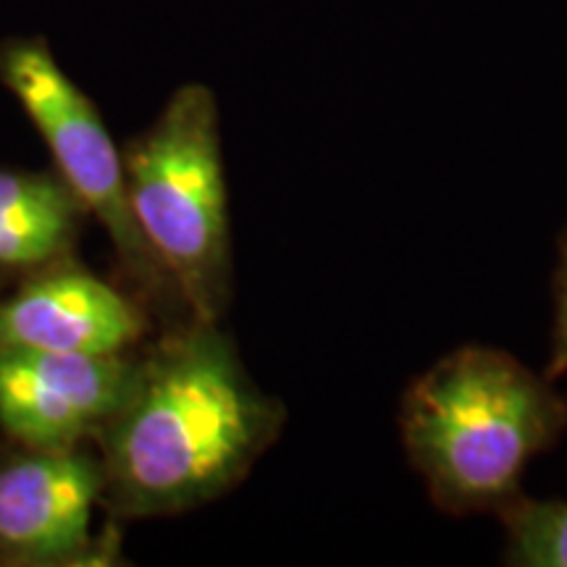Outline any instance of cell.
I'll return each instance as SVG.
<instances>
[{
	"instance_id": "5",
	"label": "cell",
	"mask_w": 567,
	"mask_h": 567,
	"mask_svg": "<svg viewBox=\"0 0 567 567\" xmlns=\"http://www.w3.org/2000/svg\"><path fill=\"white\" fill-rule=\"evenodd\" d=\"M132 381L118 354L0 350V425L32 450L74 446L116 415Z\"/></svg>"
},
{
	"instance_id": "3",
	"label": "cell",
	"mask_w": 567,
	"mask_h": 567,
	"mask_svg": "<svg viewBox=\"0 0 567 567\" xmlns=\"http://www.w3.org/2000/svg\"><path fill=\"white\" fill-rule=\"evenodd\" d=\"M134 221L195 323L229 305L231 234L218 103L210 87L174 90L124 161Z\"/></svg>"
},
{
	"instance_id": "6",
	"label": "cell",
	"mask_w": 567,
	"mask_h": 567,
	"mask_svg": "<svg viewBox=\"0 0 567 567\" xmlns=\"http://www.w3.org/2000/svg\"><path fill=\"white\" fill-rule=\"evenodd\" d=\"M101 486V467L71 446L0 467V547L34 563L76 555L90 542Z\"/></svg>"
},
{
	"instance_id": "8",
	"label": "cell",
	"mask_w": 567,
	"mask_h": 567,
	"mask_svg": "<svg viewBox=\"0 0 567 567\" xmlns=\"http://www.w3.org/2000/svg\"><path fill=\"white\" fill-rule=\"evenodd\" d=\"M76 197L45 174L0 168V268H27L66 247Z\"/></svg>"
},
{
	"instance_id": "1",
	"label": "cell",
	"mask_w": 567,
	"mask_h": 567,
	"mask_svg": "<svg viewBox=\"0 0 567 567\" xmlns=\"http://www.w3.org/2000/svg\"><path fill=\"white\" fill-rule=\"evenodd\" d=\"M281 408L252 384L231 339L197 323L134 371L109 425V478L126 513L203 505L274 442Z\"/></svg>"
},
{
	"instance_id": "4",
	"label": "cell",
	"mask_w": 567,
	"mask_h": 567,
	"mask_svg": "<svg viewBox=\"0 0 567 567\" xmlns=\"http://www.w3.org/2000/svg\"><path fill=\"white\" fill-rule=\"evenodd\" d=\"M0 82L17 97L59 163L63 184L109 231L118 258L145 287L168 279L142 237L126 195V168L95 103L61 69L42 38L0 45Z\"/></svg>"
},
{
	"instance_id": "7",
	"label": "cell",
	"mask_w": 567,
	"mask_h": 567,
	"mask_svg": "<svg viewBox=\"0 0 567 567\" xmlns=\"http://www.w3.org/2000/svg\"><path fill=\"white\" fill-rule=\"evenodd\" d=\"M140 334V310L84 271L38 279L0 308V350L118 354Z\"/></svg>"
},
{
	"instance_id": "2",
	"label": "cell",
	"mask_w": 567,
	"mask_h": 567,
	"mask_svg": "<svg viewBox=\"0 0 567 567\" xmlns=\"http://www.w3.org/2000/svg\"><path fill=\"white\" fill-rule=\"evenodd\" d=\"M400 429L439 509L502 515L530 460L565 434L567 400L513 354L460 347L410 384Z\"/></svg>"
},
{
	"instance_id": "9",
	"label": "cell",
	"mask_w": 567,
	"mask_h": 567,
	"mask_svg": "<svg viewBox=\"0 0 567 567\" xmlns=\"http://www.w3.org/2000/svg\"><path fill=\"white\" fill-rule=\"evenodd\" d=\"M499 517L507 530V565L567 567V502L520 496Z\"/></svg>"
},
{
	"instance_id": "10",
	"label": "cell",
	"mask_w": 567,
	"mask_h": 567,
	"mask_svg": "<svg viewBox=\"0 0 567 567\" xmlns=\"http://www.w3.org/2000/svg\"><path fill=\"white\" fill-rule=\"evenodd\" d=\"M567 373V229L559 237V264L555 271V339H551V363L547 375Z\"/></svg>"
}]
</instances>
